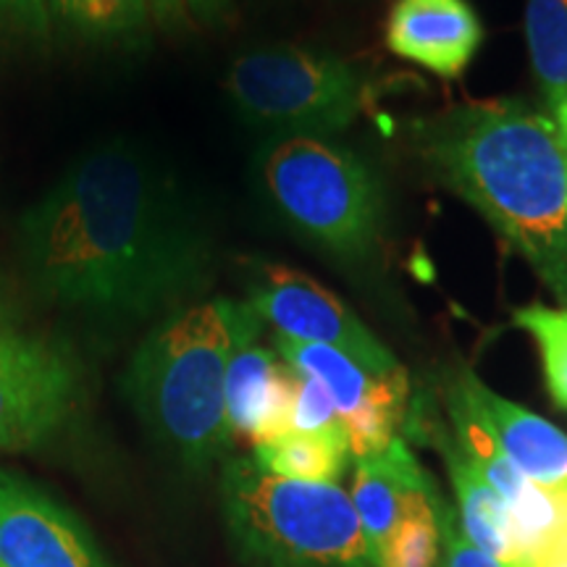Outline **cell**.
<instances>
[{
    "instance_id": "1",
    "label": "cell",
    "mask_w": 567,
    "mask_h": 567,
    "mask_svg": "<svg viewBox=\"0 0 567 567\" xmlns=\"http://www.w3.org/2000/svg\"><path fill=\"white\" fill-rule=\"evenodd\" d=\"M32 287L103 313L147 316L208 287V234L145 147H92L21 216Z\"/></svg>"
},
{
    "instance_id": "26",
    "label": "cell",
    "mask_w": 567,
    "mask_h": 567,
    "mask_svg": "<svg viewBox=\"0 0 567 567\" xmlns=\"http://www.w3.org/2000/svg\"><path fill=\"white\" fill-rule=\"evenodd\" d=\"M11 329H9V313H6V308L0 305V339L9 337Z\"/></svg>"
},
{
    "instance_id": "20",
    "label": "cell",
    "mask_w": 567,
    "mask_h": 567,
    "mask_svg": "<svg viewBox=\"0 0 567 567\" xmlns=\"http://www.w3.org/2000/svg\"><path fill=\"white\" fill-rule=\"evenodd\" d=\"M513 321L536 342L551 400L567 410V308H547L536 302L517 308Z\"/></svg>"
},
{
    "instance_id": "18",
    "label": "cell",
    "mask_w": 567,
    "mask_h": 567,
    "mask_svg": "<svg viewBox=\"0 0 567 567\" xmlns=\"http://www.w3.org/2000/svg\"><path fill=\"white\" fill-rule=\"evenodd\" d=\"M53 27L90 42L142 40L153 11L147 0H48Z\"/></svg>"
},
{
    "instance_id": "22",
    "label": "cell",
    "mask_w": 567,
    "mask_h": 567,
    "mask_svg": "<svg viewBox=\"0 0 567 567\" xmlns=\"http://www.w3.org/2000/svg\"><path fill=\"white\" fill-rule=\"evenodd\" d=\"M53 34L48 0H0V40L45 45Z\"/></svg>"
},
{
    "instance_id": "2",
    "label": "cell",
    "mask_w": 567,
    "mask_h": 567,
    "mask_svg": "<svg viewBox=\"0 0 567 567\" xmlns=\"http://www.w3.org/2000/svg\"><path fill=\"white\" fill-rule=\"evenodd\" d=\"M413 142L567 308V137L523 101H484L415 122Z\"/></svg>"
},
{
    "instance_id": "4",
    "label": "cell",
    "mask_w": 567,
    "mask_h": 567,
    "mask_svg": "<svg viewBox=\"0 0 567 567\" xmlns=\"http://www.w3.org/2000/svg\"><path fill=\"white\" fill-rule=\"evenodd\" d=\"M221 496L234 542L266 567H379L350 494L339 484H305L229 460Z\"/></svg>"
},
{
    "instance_id": "16",
    "label": "cell",
    "mask_w": 567,
    "mask_h": 567,
    "mask_svg": "<svg viewBox=\"0 0 567 567\" xmlns=\"http://www.w3.org/2000/svg\"><path fill=\"white\" fill-rule=\"evenodd\" d=\"M255 465L271 476L305 481V484H337L350 460L347 431H289L274 442L255 446Z\"/></svg>"
},
{
    "instance_id": "9",
    "label": "cell",
    "mask_w": 567,
    "mask_h": 567,
    "mask_svg": "<svg viewBox=\"0 0 567 567\" xmlns=\"http://www.w3.org/2000/svg\"><path fill=\"white\" fill-rule=\"evenodd\" d=\"M250 305L264 323L274 326L276 337L337 347L373 373L402 371L400 360L337 295L300 271L264 266V281L255 287Z\"/></svg>"
},
{
    "instance_id": "12",
    "label": "cell",
    "mask_w": 567,
    "mask_h": 567,
    "mask_svg": "<svg viewBox=\"0 0 567 567\" xmlns=\"http://www.w3.org/2000/svg\"><path fill=\"white\" fill-rule=\"evenodd\" d=\"M484 24L467 0H394L386 48L442 80H457L476 59Z\"/></svg>"
},
{
    "instance_id": "14",
    "label": "cell",
    "mask_w": 567,
    "mask_h": 567,
    "mask_svg": "<svg viewBox=\"0 0 567 567\" xmlns=\"http://www.w3.org/2000/svg\"><path fill=\"white\" fill-rule=\"evenodd\" d=\"M415 429L423 431L425 439L436 446V452L444 460L446 476H450L452 492H455V513L463 534L502 567H520L523 557L520 549H517L513 517H509L505 499L494 492L492 484L465 457L450 423L436 421L434 415H425L423 421L415 417Z\"/></svg>"
},
{
    "instance_id": "25",
    "label": "cell",
    "mask_w": 567,
    "mask_h": 567,
    "mask_svg": "<svg viewBox=\"0 0 567 567\" xmlns=\"http://www.w3.org/2000/svg\"><path fill=\"white\" fill-rule=\"evenodd\" d=\"M151 3L153 19L161 30H179L187 21V6L184 0H147Z\"/></svg>"
},
{
    "instance_id": "10",
    "label": "cell",
    "mask_w": 567,
    "mask_h": 567,
    "mask_svg": "<svg viewBox=\"0 0 567 567\" xmlns=\"http://www.w3.org/2000/svg\"><path fill=\"white\" fill-rule=\"evenodd\" d=\"M231 313L237 344L226 371V417L231 434L260 446L292 431L295 368L258 342L264 318L250 302L231 300Z\"/></svg>"
},
{
    "instance_id": "5",
    "label": "cell",
    "mask_w": 567,
    "mask_h": 567,
    "mask_svg": "<svg viewBox=\"0 0 567 567\" xmlns=\"http://www.w3.org/2000/svg\"><path fill=\"white\" fill-rule=\"evenodd\" d=\"M274 208L310 243L347 264H365L381 247L384 189L344 145L323 137H281L258 158Z\"/></svg>"
},
{
    "instance_id": "17",
    "label": "cell",
    "mask_w": 567,
    "mask_h": 567,
    "mask_svg": "<svg viewBox=\"0 0 567 567\" xmlns=\"http://www.w3.org/2000/svg\"><path fill=\"white\" fill-rule=\"evenodd\" d=\"M526 42L549 116L567 137V0H526Z\"/></svg>"
},
{
    "instance_id": "27",
    "label": "cell",
    "mask_w": 567,
    "mask_h": 567,
    "mask_svg": "<svg viewBox=\"0 0 567 567\" xmlns=\"http://www.w3.org/2000/svg\"><path fill=\"white\" fill-rule=\"evenodd\" d=\"M547 567H567V563H559V565H547Z\"/></svg>"
},
{
    "instance_id": "24",
    "label": "cell",
    "mask_w": 567,
    "mask_h": 567,
    "mask_svg": "<svg viewBox=\"0 0 567 567\" xmlns=\"http://www.w3.org/2000/svg\"><path fill=\"white\" fill-rule=\"evenodd\" d=\"M187 13L200 21L203 27H218L231 17V0H184Z\"/></svg>"
},
{
    "instance_id": "6",
    "label": "cell",
    "mask_w": 567,
    "mask_h": 567,
    "mask_svg": "<svg viewBox=\"0 0 567 567\" xmlns=\"http://www.w3.org/2000/svg\"><path fill=\"white\" fill-rule=\"evenodd\" d=\"M234 109L281 137H329L354 124L368 101L363 71L342 55L302 45H268L226 71Z\"/></svg>"
},
{
    "instance_id": "19",
    "label": "cell",
    "mask_w": 567,
    "mask_h": 567,
    "mask_svg": "<svg viewBox=\"0 0 567 567\" xmlns=\"http://www.w3.org/2000/svg\"><path fill=\"white\" fill-rule=\"evenodd\" d=\"M439 488L434 478L408 499L405 515L375 555L379 567H442V530H439Z\"/></svg>"
},
{
    "instance_id": "3",
    "label": "cell",
    "mask_w": 567,
    "mask_h": 567,
    "mask_svg": "<svg viewBox=\"0 0 567 567\" xmlns=\"http://www.w3.org/2000/svg\"><path fill=\"white\" fill-rule=\"evenodd\" d=\"M237 344L231 300L197 302L163 321L134 354L126 392L184 463L208 465L231 442L226 371Z\"/></svg>"
},
{
    "instance_id": "23",
    "label": "cell",
    "mask_w": 567,
    "mask_h": 567,
    "mask_svg": "<svg viewBox=\"0 0 567 567\" xmlns=\"http://www.w3.org/2000/svg\"><path fill=\"white\" fill-rule=\"evenodd\" d=\"M436 517L439 530H442V567H502L463 534L455 507L444 496H439Z\"/></svg>"
},
{
    "instance_id": "7",
    "label": "cell",
    "mask_w": 567,
    "mask_h": 567,
    "mask_svg": "<svg viewBox=\"0 0 567 567\" xmlns=\"http://www.w3.org/2000/svg\"><path fill=\"white\" fill-rule=\"evenodd\" d=\"M276 350L284 363L313 375L329 389L354 460L379 455L394 442L400 425L408 421L410 384L405 368L373 373L337 347L295 342L287 337H276Z\"/></svg>"
},
{
    "instance_id": "13",
    "label": "cell",
    "mask_w": 567,
    "mask_h": 567,
    "mask_svg": "<svg viewBox=\"0 0 567 567\" xmlns=\"http://www.w3.org/2000/svg\"><path fill=\"white\" fill-rule=\"evenodd\" d=\"M460 386L471 405L478 410L492 434L496 436L505 455L517 471L536 486L549 492H567V434L547 417L530 413L488 389L471 368L455 373Z\"/></svg>"
},
{
    "instance_id": "11",
    "label": "cell",
    "mask_w": 567,
    "mask_h": 567,
    "mask_svg": "<svg viewBox=\"0 0 567 567\" xmlns=\"http://www.w3.org/2000/svg\"><path fill=\"white\" fill-rule=\"evenodd\" d=\"M0 567H105L66 509L0 467Z\"/></svg>"
},
{
    "instance_id": "15",
    "label": "cell",
    "mask_w": 567,
    "mask_h": 567,
    "mask_svg": "<svg viewBox=\"0 0 567 567\" xmlns=\"http://www.w3.org/2000/svg\"><path fill=\"white\" fill-rule=\"evenodd\" d=\"M429 481L431 476L402 436H396L379 455L354 460L350 499L373 555H379L396 523L402 520L410 496L421 492Z\"/></svg>"
},
{
    "instance_id": "21",
    "label": "cell",
    "mask_w": 567,
    "mask_h": 567,
    "mask_svg": "<svg viewBox=\"0 0 567 567\" xmlns=\"http://www.w3.org/2000/svg\"><path fill=\"white\" fill-rule=\"evenodd\" d=\"M344 429L339 421V413L331 400L329 389L313 375H305L295 371L292 386V431H305V434H316V431H337Z\"/></svg>"
},
{
    "instance_id": "8",
    "label": "cell",
    "mask_w": 567,
    "mask_h": 567,
    "mask_svg": "<svg viewBox=\"0 0 567 567\" xmlns=\"http://www.w3.org/2000/svg\"><path fill=\"white\" fill-rule=\"evenodd\" d=\"M76 400L69 352L40 337L0 339V450H27L53 436Z\"/></svg>"
}]
</instances>
